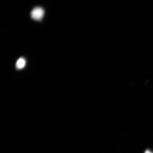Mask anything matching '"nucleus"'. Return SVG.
I'll use <instances>...</instances> for the list:
<instances>
[{"label": "nucleus", "instance_id": "f257e3e1", "mask_svg": "<svg viewBox=\"0 0 153 153\" xmlns=\"http://www.w3.org/2000/svg\"><path fill=\"white\" fill-rule=\"evenodd\" d=\"M44 11L41 7H36L33 9L31 13L32 18L36 21H40L44 17Z\"/></svg>", "mask_w": 153, "mask_h": 153}, {"label": "nucleus", "instance_id": "f03ea898", "mask_svg": "<svg viewBox=\"0 0 153 153\" xmlns=\"http://www.w3.org/2000/svg\"><path fill=\"white\" fill-rule=\"evenodd\" d=\"M26 65V60L24 58H20L17 60L16 66L18 69L23 68Z\"/></svg>", "mask_w": 153, "mask_h": 153}, {"label": "nucleus", "instance_id": "7ed1b4c3", "mask_svg": "<svg viewBox=\"0 0 153 153\" xmlns=\"http://www.w3.org/2000/svg\"><path fill=\"white\" fill-rule=\"evenodd\" d=\"M144 153H153L152 152H151L150 150H146L145 151Z\"/></svg>", "mask_w": 153, "mask_h": 153}]
</instances>
